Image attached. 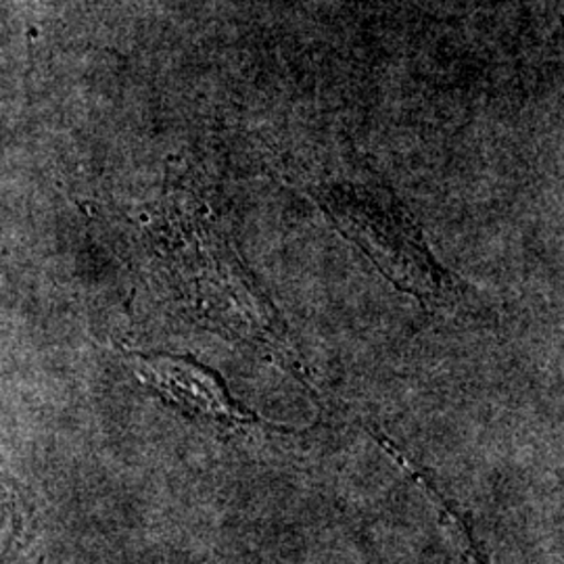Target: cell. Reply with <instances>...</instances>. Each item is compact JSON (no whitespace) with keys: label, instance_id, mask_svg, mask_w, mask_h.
Segmentation results:
<instances>
[{"label":"cell","instance_id":"1","mask_svg":"<svg viewBox=\"0 0 564 564\" xmlns=\"http://www.w3.org/2000/svg\"><path fill=\"white\" fill-rule=\"evenodd\" d=\"M321 203L384 274L426 305L456 302L458 286L433 262L421 232L398 203L362 186L324 188Z\"/></svg>","mask_w":564,"mask_h":564},{"label":"cell","instance_id":"2","mask_svg":"<svg viewBox=\"0 0 564 564\" xmlns=\"http://www.w3.org/2000/svg\"><path fill=\"white\" fill-rule=\"evenodd\" d=\"M130 362L141 383L193 419L223 424L226 429L258 423L251 412L230 400L226 384L197 362L174 356H132Z\"/></svg>","mask_w":564,"mask_h":564},{"label":"cell","instance_id":"3","mask_svg":"<svg viewBox=\"0 0 564 564\" xmlns=\"http://www.w3.org/2000/svg\"><path fill=\"white\" fill-rule=\"evenodd\" d=\"M384 449L387 452H391L400 463L403 464V468H408L416 479H421V484L426 487V491L431 494V496H435L433 500L437 502V505H442V508H444V514L445 519L449 521V524H452V529H454V533L458 535V540H460V545H464V554L468 556V561L470 563L475 564H485L484 558H481V554H479V550H477V545L473 544V538L466 533V527H464L463 521L452 512V508L447 506V502L444 500V496L437 491V487L435 485L431 484V479L426 477V473L424 470H416L414 466H412V463L408 460V458H403V454H400L398 449H395V445L391 444V442H384L383 440Z\"/></svg>","mask_w":564,"mask_h":564}]
</instances>
